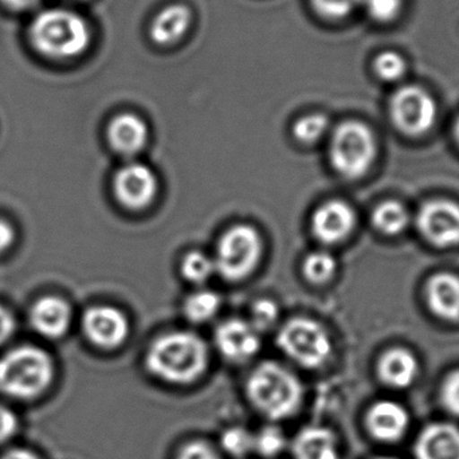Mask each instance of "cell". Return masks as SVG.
I'll return each instance as SVG.
<instances>
[{
    "label": "cell",
    "instance_id": "6da1fadb",
    "mask_svg": "<svg viewBox=\"0 0 459 459\" xmlns=\"http://www.w3.org/2000/svg\"><path fill=\"white\" fill-rule=\"evenodd\" d=\"M148 371L169 385H191L209 366L206 342L193 332H171L151 344L145 356Z\"/></svg>",
    "mask_w": 459,
    "mask_h": 459
},
{
    "label": "cell",
    "instance_id": "7a4b0ae2",
    "mask_svg": "<svg viewBox=\"0 0 459 459\" xmlns=\"http://www.w3.org/2000/svg\"><path fill=\"white\" fill-rule=\"evenodd\" d=\"M246 394L251 406L272 422L294 417L304 399L299 377L274 361H264L251 372Z\"/></svg>",
    "mask_w": 459,
    "mask_h": 459
},
{
    "label": "cell",
    "instance_id": "3957f363",
    "mask_svg": "<svg viewBox=\"0 0 459 459\" xmlns=\"http://www.w3.org/2000/svg\"><path fill=\"white\" fill-rule=\"evenodd\" d=\"M32 48L51 59L80 56L88 48L91 34L88 24L78 13L51 8L35 16L29 30Z\"/></svg>",
    "mask_w": 459,
    "mask_h": 459
},
{
    "label": "cell",
    "instance_id": "277c9868",
    "mask_svg": "<svg viewBox=\"0 0 459 459\" xmlns=\"http://www.w3.org/2000/svg\"><path fill=\"white\" fill-rule=\"evenodd\" d=\"M53 377V359L42 348L21 345L0 358V391L4 395L35 398L50 387Z\"/></svg>",
    "mask_w": 459,
    "mask_h": 459
},
{
    "label": "cell",
    "instance_id": "5b68a950",
    "mask_svg": "<svg viewBox=\"0 0 459 459\" xmlns=\"http://www.w3.org/2000/svg\"><path fill=\"white\" fill-rule=\"evenodd\" d=\"M329 158L333 169L347 179L366 175L377 158V140L371 129L359 121L340 124L332 134Z\"/></svg>",
    "mask_w": 459,
    "mask_h": 459
},
{
    "label": "cell",
    "instance_id": "8992f818",
    "mask_svg": "<svg viewBox=\"0 0 459 459\" xmlns=\"http://www.w3.org/2000/svg\"><path fill=\"white\" fill-rule=\"evenodd\" d=\"M278 347L289 359L307 369L320 368L332 355V342L325 329L307 317L289 320L277 337Z\"/></svg>",
    "mask_w": 459,
    "mask_h": 459
},
{
    "label": "cell",
    "instance_id": "52a82bcc",
    "mask_svg": "<svg viewBox=\"0 0 459 459\" xmlns=\"http://www.w3.org/2000/svg\"><path fill=\"white\" fill-rule=\"evenodd\" d=\"M262 255V239L248 225L230 228L218 242L215 269L229 281H240L258 266Z\"/></svg>",
    "mask_w": 459,
    "mask_h": 459
},
{
    "label": "cell",
    "instance_id": "ba28073f",
    "mask_svg": "<svg viewBox=\"0 0 459 459\" xmlns=\"http://www.w3.org/2000/svg\"><path fill=\"white\" fill-rule=\"evenodd\" d=\"M390 115L398 129L411 136H418L434 126L436 101L430 93L420 86H403L391 97Z\"/></svg>",
    "mask_w": 459,
    "mask_h": 459
},
{
    "label": "cell",
    "instance_id": "9c48e42d",
    "mask_svg": "<svg viewBox=\"0 0 459 459\" xmlns=\"http://www.w3.org/2000/svg\"><path fill=\"white\" fill-rule=\"evenodd\" d=\"M155 172L143 163H129L113 179L116 198L126 209L139 212L152 204L158 194Z\"/></svg>",
    "mask_w": 459,
    "mask_h": 459
},
{
    "label": "cell",
    "instance_id": "30bf717a",
    "mask_svg": "<svg viewBox=\"0 0 459 459\" xmlns=\"http://www.w3.org/2000/svg\"><path fill=\"white\" fill-rule=\"evenodd\" d=\"M86 339L102 350H115L124 344L129 334V321L117 307L99 305L86 310L82 317Z\"/></svg>",
    "mask_w": 459,
    "mask_h": 459
},
{
    "label": "cell",
    "instance_id": "8fae6325",
    "mask_svg": "<svg viewBox=\"0 0 459 459\" xmlns=\"http://www.w3.org/2000/svg\"><path fill=\"white\" fill-rule=\"evenodd\" d=\"M418 228L434 245L441 247L459 243V206L445 199L428 202L418 214Z\"/></svg>",
    "mask_w": 459,
    "mask_h": 459
},
{
    "label": "cell",
    "instance_id": "7c38bea8",
    "mask_svg": "<svg viewBox=\"0 0 459 459\" xmlns=\"http://www.w3.org/2000/svg\"><path fill=\"white\" fill-rule=\"evenodd\" d=\"M215 344L226 360L243 363L258 353L261 340L250 323L232 318L218 326Z\"/></svg>",
    "mask_w": 459,
    "mask_h": 459
},
{
    "label": "cell",
    "instance_id": "4fadbf2b",
    "mask_svg": "<svg viewBox=\"0 0 459 459\" xmlns=\"http://www.w3.org/2000/svg\"><path fill=\"white\" fill-rule=\"evenodd\" d=\"M355 225V212L342 201L321 204L312 217L313 235L325 245L342 242L352 232Z\"/></svg>",
    "mask_w": 459,
    "mask_h": 459
},
{
    "label": "cell",
    "instance_id": "5bb4252c",
    "mask_svg": "<svg viewBox=\"0 0 459 459\" xmlns=\"http://www.w3.org/2000/svg\"><path fill=\"white\" fill-rule=\"evenodd\" d=\"M73 320L69 302L58 296H43L31 305L30 325L46 339H59L69 331Z\"/></svg>",
    "mask_w": 459,
    "mask_h": 459
},
{
    "label": "cell",
    "instance_id": "9a60e30c",
    "mask_svg": "<svg viewBox=\"0 0 459 459\" xmlns=\"http://www.w3.org/2000/svg\"><path fill=\"white\" fill-rule=\"evenodd\" d=\"M367 429L382 442L399 441L409 429L410 418L403 406L393 401L377 402L367 414Z\"/></svg>",
    "mask_w": 459,
    "mask_h": 459
},
{
    "label": "cell",
    "instance_id": "2e32d148",
    "mask_svg": "<svg viewBox=\"0 0 459 459\" xmlns=\"http://www.w3.org/2000/svg\"><path fill=\"white\" fill-rule=\"evenodd\" d=\"M147 124L134 113L116 116L108 126L110 147L124 156H134L144 150L148 142Z\"/></svg>",
    "mask_w": 459,
    "mask_h": 459
},
{
    "label": "cell",
    "instance_id": "e0dca14e",
    "mask_svg": "<svg viewBox=\"0 0 459 459\" xmlns=\"http://www.w3.org/2000/svg\"><path fill=\"white\" fill-rule=\"evenodd\" d=\"M417 459H459V429L450 423H434L418 437Z\"/></svg>",
    "mask_w": 459,
    "mask_h": 459
},
{
    "label": "cell",
    "instance_id": "ac0fdd59",
    "mask_svg": "<svg viewBox=\"0 0 459 459\" xmlns=\"http://www.w3.org/2000/svg\"><path fill=\"white\" fill-rule=\"evenodd\" d=\"M293 459H340L337 438L324 426H307L294 436L290 444Z\"/></svg>",
    "mask_w": 459,
    "mask_h": 459
},
{
    "label": "cell",
    "instance_id": "d6986e66",
    "mask_svg": "<svg viewBox=\"0 0 459 459\" xmlns=\"http://www.w3.org/2000/svg\"><path fill=\"white\" fill-rule=\"evenodd\" d=\"M377 374L380 380L390 387H409L418 375L417 359L403 348H394L380 359Z\"/></svg>",
    "mask_w": 459,
    "mask_h": 459
},
{
    "label": "cell",
    "instance_id": "ffe728a7",
    "mask_svg": "<svg viewBox=\"0 0 459 459\" xmlns=\"http://www.w3.org/2000/svg\"><path fill=\"white\" fill-rule=\"evenodd\" d=\"M431 310L446 320L459 318V277L450 273L434 275L428 285Z\"/></svg>",
    "mask_w": 459,
    "mask_h": 459
},
{
    "label": "cell",
    "instance_id": "44dd1931",
    "mask_svg": "<svg viewBox=\"0 0 459 459\" xmlns=\"http://www.w3.org/2000/svg\"><path fill=\"white\" fill-rule=\"evenodd\" d=\"M191 23V11L182 4L164 8L151 27V38L158 45H171L187 32Z\"/></svg>",
    "mask_w": 459,
    "mask_h": 459
},
{
    "label": "cell",
    "instance_id": "7402d4cb",
    "mask_svg": "<svg viewBox=\"0 0 459 459\" xmlns=\"http://www.w3.org/2000/svg\"><path fill=\"white\" fill-rule=\"evenodd\" d=\"M409 212L403 204L395 201L380 204L372 215V223L383 234L395 235L403 231L409 225Z\"/></svg>",
    "mask_w": 459,
    "mask_h": 459
},
{
    "label": "cell",
    "instance_id": "603a6c76",
    "mask_svg": "<svg viewBox=\"0 0 459 459\" xmlns=\"http://www.w3.org/2000/svg\"><path fill=\"white\" fill-rule=\"evenodd\" d=\"M221 307V299L212 290H199L191 294L185 302V315L193 323L212 320Z\"/></svg>",
    "mask_w": 459,
    "mask_h": 459
},
{
    "label": "cell",
    "instance_id": "cb8c5ba5",
    "mask_svg": "<svg viewBox=\"0 0 459 459\" xmlns=\"http://www.w3.org/2000/svg\"><path fill=\"white\" fill-rule=\"evenodd\" d=\"M288 447V439L282 429L275 425H266L254 434V453L262 458H275L282 455Z\"/></svg>",
    "mask_w": 459,
    "mask_h": 459
},
{
    "label": "cell",
    "instance_id": "d4e9b609",
    "mask_svg": "<svg viewBox=\"0 0 459 459\" xmlns=\"http://www.w3.org/2000/svg\"><path fill=\"white\" fill-rule=\"evenodd\" d=\"M336 259L328 251H313L302 264L305 278L312 283H325L336 272Z\"/></svg>",
    "mask_w": 459,
    "mask_h": 459
},
{
    "label": "cell",
    "instance_id": "484cf974",
    "mask_svg": "<svg viewBox=\"0 0 459 459\" xmlns=\"http://www.w3.org/2000/svg\"><path fill=\"white\" fill-rule=\"evenodd\" d=\"M215 272H217V269H215L214 259L202 253V251H191L183 259V275L191 282H206Z\"/></svg>",
    "mask_w": 459,
    "mask_h": 459
},
{
    "label": "cell",
    "instance_id": "4316f807",
    "mask_svg": "<svg viewBox=\"0 0 459 459\" xmlns=\"http://www.w3.org/2000/svg\"><path fill=\"white\" fill-rule=\"evenodd\" d=\"M221 446L230 457H246L254 453V434L240 426H234L221 436Z\"/></svg>",
    "mask_w": 459,
    "mask_h": 459
},
{
    "label": "cell",
    "instance_id": "83f0119b",
    "mask_svg": "<svg viewBox=\"0 0 459 459\" xmlns=\"http://www.w3.org/2000/svg\"><path fill=\"white\" fill-rule=\"evenodd\" d=\"M329 120L320 113L299 118L293 126L294 137L304 144H315L328 132Z\"/></svg>",
    "mask_w": 459,
    "mask_h": 459
},
{
    "label": "cell",
    "instance_id": "f1b7e54d",
    "mask_svg": "<svg viewBox=\"0 0 459 459\" xmlns=\"http://www.w3.org/2000/svg\"><path fill=\"white\" fill-rule=\"evenodd\" d=\"M374 70L380 80L394 82L406 74L407 64L401 54L395 51H383L375 58Z\"/></svg>",
    "mask_w": 459,
    "mask_h": 459
},
{
    "label": "cell",
    "instance_id": "f546056e",
    "mask_svg": "<svg viewBox=\"0 0 459 459\" xmlns=\"http://www.w3.org/2000/svg\"><path fill=\"white\" fill-rule=\"evenodd\" d=\"M278 316H280V309L277 304L273 302L272 299H259L251 307V325L256 331H267L277 323Z\"/></svg>",
    "mask_w": 459,
    "mask_h": 459
},
{
    "label": "cell",
    "instance_id": "4dcf8cb0",
    "mask_svg": "<svg viewBox=\"0 0 459 459\" xmlns=\"http://www.w3.org/2000/svg\"><path fill=\"white\" fill-rule=\"evenodd\" d=\"M367 11L374 21L391 23L403 10V0H366Z\"/></svg>",
    "mask_w": 459,
    "mask_h": 459
},
{
    "label": "cell",
    "instance_id": "1f68e13d",
    "mask_svg": "<svg viewBox=\"0 0 459 459\" xmlns=\"http://www.w3.org/2000/svg\"><path fill=\"white\" fill-rule=\"evenodd\" d=\"M363 0H312L313 7L321 16L342 19L350 15Z\"/></svg>",
    "mask_w": 459,
    "mask_h": 459
},
{
    "label": "cell",
    "instance_id": "d6a6232c",
    "mask_svg": "<svg viewBox=\"0 0 459 459\" xmlns=\"http://www.w3.org/2000/svg\"><path fill=\"white\" fill-rule=\"evenodd\" d=\"M175 459H223L221 453L209 442L190 441L183 445Z\"/></svg>",
    "mask_w": 459,
    "mask_h": 459
},
{
    "label": "cell",
    "instance_id": "836d02e7",
    "mask_svg": "<svg viewBox=\"0 0 459 459\" xmlns=\"http://www.w3.org/2000/svg\"><path fill=\"white\" fill-rule=\"evenodd\" d=\"M442 403L447 411L459 417V369L452 372L442 385Z\"/></svg>",
    "mask_w": 459,
    "mask_h": 459
},
{
    "label": "cell",
    "instance_id": "e575fe53",
    "mask_svg": "<svg viewBox=\"0 0 459 459\" xmlns=\"http://www.w3.org/2000/svg\"><path fill=\"white\" fill-rule=\"evenodd\" d=\"M16 331V321L11 310L0 304V345L5 344Z\"/></svg>",
    "mask_w": 459,
    "mask_h": 459
},
{
    "label": "cell",
    "instance_id": "d590c367",
    "mask_svg": "<svg viewBox=\"0 0 459 459\" xmlns=\"http://www.w3.org/2000/svg\"><path fill=\"white\" fill-rule=\"evenodd\" d=\"M18 428V420H16L15 414L7 407L0 406V444L7 441Z\"/></svg>",
    "mask_w": 459,
    "mask_h": 459
},
{
    "label": "cell",
    "instance_id": "8d00e7d4",
    "mask_svg": "<svg viewBox=\"0 0 459 459\" xmlns=\"http://www.w3.org/2000/svg\"><path fill=\"white\" fill-rule=\"evenodd\" d=\"M15 240V230L7 222V221L0 220V254H4L10 250L11 246Z\"/></svg>",
    "mask_w": 459,
    "mask_h": 459
},
{
    "label": "cell",
    "instance_id": "74e56055",
    "mask_svg": "<svg viewBox=\"0 0 459 459\" xmlns=\"http://www.w3.org/2000/svg\"><path fill=\"white\" fill-rule=\"evenodd\" d=\"M39 2L40 0H0L3 5L15 11L29 10Z\"/></svg>",
    "mask_w": 459,
    "mask_h": 459
},
{
    "label": "cell",
    "instance_id": "f35d334b",
    "mask_svg": "<svg viewBox=\"0 0 459 459\" xmlns=\"http://www.w3.org/2000/svg\"><path fill=\"white\" fill-rule=\"evenodd\" d=\"M0 459H38L37 455H32L29 450L13 449L5 453Z\"/></svg>",
    "mask_w": 459,
    "mask_h": 459
},
{
    "label": "cell",
    "instance_id": "ab89813d",
    "mask_svg": "<svg viewBox=\"0 0 459 459\" xmlns=\"http://www.w3.org/2000/svg\"><path fill=\"white\" fill-rule=\"evenodd\" d=\"M455 134H457V139H458V142H459V118H458V121H457V126H455Z\"/></svg>",
    "mask_w": 459,
    "mask_h": 459
},
{
    "label": "cell",
    "instance_id": "60d3db41",
    "mask_svg": "<svg viewBox=\"0 0 459 459\" xmlns=\"http://www.w3.org/2000/svg\"><path fill=\"white\" fill-rule=\"evenodd\" d=\"M380 459H394V458H380Z\"/></svg>",
    "mask_w": 459,
    "mask_h": 459
}]
</instances>
